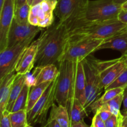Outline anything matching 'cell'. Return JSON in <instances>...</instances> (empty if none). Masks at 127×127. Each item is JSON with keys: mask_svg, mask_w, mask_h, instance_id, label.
Here are the masks:
<instances>
[{"mask_svg": "<svg viewBox=\"0 0 127 127\" xmlns=\"http://www.w3.org/2000/svg\"><path fill=\"white\" fill-rule=\"evenodd\" d=\"M35 65L43 66L58 64L69 40V32L65 22L53 23L41 34Z\"/></svg>", "mask_w": 127, "mask_h": 127, "instance_id": "1", "label": "cell"}, {"mask_svg": "<svg viewBox=\"0 0 127 127\" xmlns=\"http://www.w3.org/2000/svg\"><path fill=\"white\" fill-rule=\"evenodd\" d=\"M69 32V38L89 37L105 40L127 27L119 19L100 22H89L80 20L65 22Z\"/></svg>", "mask_w": 127, "mask_h": 127, "instance_id": "2", "label": "cell"}, {"mask_svg": "<svg viewBox=\"0 0 127 127\" xmlns=\"http://www.w3.org/2000/svg\"><path fill=\"white\" fill-rule=\"evenodd\" d=\"M122 10V5L116 3L114 0L89 1L81 16L72 21L80 20L89 22H105L118 19Z\"/></svg>", "mask_w": 127, "mask_h": 127, "instance_id": "3", "label": "cell"}, {"mask_svg": "<svg viewBox=\"0 0 127 127\" xmlns=\"http://www.w3.org/2000/svg\"><path fill=\"white\" fill-rule=\"evenodd\" d=\"M77 62L61 60L58 64L59 75L56 89L55 102L58 105L66 106L68 100L73 97Z\"/></svg>", "mask_w": 127, "mask_h": 127, "instance_id": "4", "label": "cell"}, {"mask_svg": "<svg viewBox=\"0 0 127 127\" xmlns=\"http://www.w3.org/2000/svg\"><path fill=\"white\" fill-rule=\"evenodd\" d=\"M99 60L89 55L81 61L84 67L86 76V109L98 99L102 93L99 86L100 83V68Z\"/></svg>", "mask_w": 127, "mask_h": 127, "instance_id": "5", "label": "cell"}, {"mask_svg": "<svg viewBox=\"0 0 127 127\" xmlns=\"http://www.w3.org/2000/svg\"><path fill=\"white\" fill-rule=\"evenodd\" d=\"M103 40L89 37L69 38L61 60H68L73 62L82 61L91 53L96 52Z\"/></svg>", "mask_w": 127, "mask_h": 127, "instance_id": "6", "label": "cell"}, {"mask_svg": "<svg viewBox=\"0 0 127 127\" xmlns=\"http://www.w3.org/2000/svg\"><path fill=\"white\" fill-rule=\"evenodd\" d=\"M57 80L58 78L51 82L33 108L27 112L28 124L31 125L42 124L43 125L47 122L48 110L55 101Z\"/></svg>", "mask_w": 127, "mask_h": 127, "instance_id": "7", "label": "cell"}, {"mask_svg": "<svg viewBox=\"0 0 127 127\" xmlns=\"http://www.w3.org/2000/svg\"><path fill=\"white\" fill-rule=\"evenodd\" d=\"M34 38H30L0 52V79L16 71L24 51Z\"/></svg>", "mask_w": 127, "mask_h": 127, "instance_id": "8", "label": "cell"}, {"mask_svg": "<svg viewBox=\"0 0 127 127\" xmlns=\"http://www.w3.org/2000/svg\"><path fill=\"white\" fill-rule=\"evenodd\" d=\"M55 7L47 0L31 6L29 22L33 26L47 28L54 23Z\"/></svg>", "mask_w": 127, "mask_h": 127, "instance_id": "9", "label": "cell"}, {"mask_svg": "<svg viewBox=\"0 0 127 127\" xmlns=\"http://www.w3.org/2000/svg\"><path fill=\"white\" fill-rule=\"evenodd\" d=\"M89 0H58L55 14L62 22H68L81 16Z\"/></svg>", "mask_w": 127, "mask_h": 127, "instance_id": "10", "label": "cell"}, {"mask_svg": "<svg viewBox=\"0 0 127 127\" xmlns=\"http://www.w3.org/2000/svg\"><path fill=\"white\" fill-rule=\"evenodd\" d=\"M100 68V83L101 90L105 89L114 81L126 68V65L122 58L108 61H99Z\"/></svg>", "mask_w": 127, "mask_h": 127, "instance_id": "11", "label": "cell"}, {"mask_svg": "<svg viewBox=\"0 0 127 127\" xmlns=\"http://www.w3.org/2000/svg\"><path fill=\"white\" fill-rule=\"evenodd\" d=\"M15 0H4L0 7V52L7 47L8 34L14 17Z\"/></svg>", "mask_w": 127, "mask_h": 127, "instance_id": "12", "label": "cell"}, {"mask_svg": "<svg viewBox=\"0 0 127 127\" xmlns=\"http://www.w3.org/2000/svg\"><path fill=\"white\" fill-rule=\"evenodd\" d=\"M43 28L33 26L30 23L21 24L13 20L10 27L7 39V47H10L30 38H35Z\"/></svg>", "mask_w": 127, "mask_h": 127, "instance_id": "13", "label": "cell"}, {"mask_svg": "<svg viewBox=\"0 0 127 127\" xmlns=\"http://www.w3.org/2000/svg\"><path fill=\"white\" fill-rule=\"evenodd\" d=\"M38 48V39L31 43L25 49L16 68L19 74H28L35 66Z\"/></svg>", "mask_w": 127, "mask_h": 127, "instance_id": "14", "label": "cell"}, {"mask_svg": "<svg viewBox=\"0 0 127 127\" xmlns=\"http://www.w3.org/2000/svg\"><path fill=\"white\" fill-rule=\"evenodd\" d=\"M31 80L27 79V83L31 86L40 84L47 82H52L59 75L58 67L55 64H47L43 66L36 67Z\"/></svg>", "mask_w": 127, "mask_h": 127, "instance_id": "15", "label": "cell"}, {"mask_svg": "<svg viewBox=\"0 0 127 127\" xmlns=\"http://www.w3.org/2000/svg\"><path fill=\"white\" fill-rule=\"evenodd\" d=\"M112 49L119 51L122 56L127 54V32L124 30L122 32L104 40L97 49Z\"/></svg>", "mask_w": 127, "mask_h": 127, "instance_id": "16", "label": "cell"}, {"mask_svg": "<svg viewBox=\"0 0 127 127\" xmlns=\"http://www.w3.org/2000/svg\"><path fill=\"white\" fill-rule=\"evenodd\" d=\"M86 76L81 61L77 62L73 96L79 99L83 105L86 104Z\"/></svg>", "mask_w": 127, "mask_h": 127, "instance_id": "17", "label": "cell"}, {"mask_svg": "<svg viewBox=\"0 0 127 127\" xmlns=\"http://www.w3.org/2000/svg\"><path fill=\"white\" fill-rule=\"evenodd\" d=\"M66 107L69 114L71 124L84 121V118L88 116L87 109L79 99L73 96L68 100Z\"/></svg>", "mask_w": 127, "mask_h": 127, "instance_id": "18", "label": "cell"}, {"mask_svg": "<svg viewBox=\"0 0 127 127\" xmlns=\"http://www.w3.org/2000/svg\"><path fill=\"white\" fill-rule=\"evenodd\" d=\"M17 75L14 71L0 79V113L6 109L11 88Z\"/></svg>", "mask_w": 127, "mask_h": 127, "instance_id": "19", "label": "cell"}, {"mask_svg": "<svg viewBox=\"0 0 127 127\" xmlns=\"http://www.w3.org/2000/svg\"><path fill=\"white\" fill-rule=\"evenodd\" d=\"M27 75L28 74H17V77L14 81L12 88H11V92H10L8 102H7L6 109L9 112H11V110H12V107L14 104L15 101L18 97L21 92L22 91L25 84L27 83Z\"/></svg>", "mask_w": 127, "mask_h": 127, "instance_id": "20", "label": "cell"}, {"mask_svg": "<svg viewBox=\"0 0 127 127\" xmlns=\"http://www.w3.org/2000/svg\"><path fill=\"white\" fill-rule=\"evenodd\" d=\"M50 119L56 120L61 127H70L71 122L66 107L53 104L51 109Z\"/></svg>", "mask_w": 127, "mask_h": 127, "instance_id": "21", "label": "cell"}, {"mask_svg": "<svg viewBox=\"0 0 127 127\" xmlns=\"http://www.w3.org/2000/svg\"><path fill=\"white\" fill-rule=\"evenodd\" d=\"M50 83L51 82H47V83H42L38 85L31 86L29 93L27 109H26L27 112H29L33 108L38 99L43 95V93L47 89Z\"/></svg>", "mask_w": 127, "mask_h": 127, "instance_id": "22", "label": "cell"}, {"mask_svg": "<svg viewBox=\"0 0 127 127\" xmlns=\"http://www.w3.org/2000/svg\"><path fill=\"white\" fill-rule=\"evenodd\" d=\"M124 89L123 88H116V89H112L105 91V93L101 97L95 100L90 105L89 108L91 109V111L94 113V114H95L102 105L106 104L107 102L114 99L119 94L124 93Z\"/></svg>", "mask_w": 127, "mask_h": 127, "instance_id": "23", "label": "cell"}, {"mask_svg": "<svg viewBox=\"0 0 127 127\" xmlns=\"http://www.w3.org/2000/svg\"><path fill=\"white\" fill-rule=\"evenodd\" d=\"M30 88H31V86L27 83V81L26 84L24 86L22 91L21 92L18 97L17 98L16 100L15 101L11 112H14L27 109Z\"/></svg>", "mask_w": 127, "mask_h": 127, "instance_id": "24", "label": "cell"}, {"mask_svg": "<svg viewBox=\"0 0 127 127\" xmlns=\"http://www.w3.org/2000/svg\"><path fill=\"white\" fill-rule=\"evenodd\" d=\"M123 100H124V93L117 95L114 99L102 105L100 108H104L109 110L113 115L121 116L122 115V114L120 112V108L122 104H123Z\"/></svg>", "mask_w": 127, "mask_h": 127, "instance_id": "25", "label": "cell"}, {"mask_svg": "<svg viewBox=\"0 0 127 127\" xmlns=\"http://www.w3.org/2000/svg\"><path fill=\"white\" fill-rule=\"evenodd\" d=\"M9 117L12 127H26L28 125L27 112L26 110L10 112Z\"/></svg>", "mask_w": 127, "mask_h": 127, "instance_id": "26", "label": "cell"}, {"mask_svg": "<svg viewBox=\"0 0 127 127\" xmlns=\"http://www.w3.org/2000/svg\"><path fill=\"white\" fill-rule=\"evenodd\" d=\"M31 6L27 2L25 3L21 7L15 9L14 17V19L19 24H29V17L30 11Z\"/></svg>", "mask_w": 127, "mask_h": 127, "instance_id": "27", "label": "cell"}, {"mask_svg": "<svg viewBox=\"0 0 127 127\" xmlns=\"http://www.w3.org/2000/svg\"><path fill=\"white\" fill-rule=\"evenodd\" d=\"M126 87H127V67L119 75V76L104 90L107 91L116 88H123L125 89Z\"/></svg>", "mask_w": 127, "mask_h": 127, "instance_id": "28", "label": "cell"}, {"mask_svg": "<svg viewBox=\"0 0 127 127\" xmlns=\"http://www.w3.org/2000/svg\"><path fill=\"white\" fill-rule=\"evenodd\" d=\"M123 115L121 116H117L112 115L106 121H105L106 127H120L121 121Z\"/></svg>", "mask_w": 127, "mask_h": 127, "instance_id": "29", "label": "cell"}, {"mask_svg": "<svg viewBox=\"0 0 127 127\" xmlns=\"http://www.w3.org/2000/svg\"><path fill=\"white\" fill-rule=\"evenodd\" d=\"M9 112L7 110H5L4 112L0 113V127H12L9 117Z\"/></svg>", "mask_w": 127, "mask_h": 127, "instance_id": "30", "label": "cell"}, {"mask_svg": "<svg viewBox=\"0 0 127 127\" xmlns=\"http://www.w3.org/2000/svg\"><path fill=\"white\" fill-rule=\"evenodd\" d=\"M91 125L93 127H106L105 122L101 119L98 113L94 114Z\"/></svg>", "mask_w": 127, "mask_h": 127, "instance_id": "31", "label": "cell"}, {"mask_svg": "<svg viewBox=\"0 0 127 127\" xmlns=\"http://www.w3.org/2000/svg\"><path fill=\"white\" fill-rule=\"evenodd\" d=\"M96 113H98V114H99V115H100V117H101V119H102L104 122L106 121L108 119H109V118L113 115L109 110L104 109V108H100V109L96 112Z\"/></svg>", "mask_w": 127, "mask_h": 127, "instance_id": "32", "label": "cell"}, {"mask_svg": "<svg viewBox=\"0 0 127 127\" xmlns=\"http://www.w3.org/2000/svg\"><path fill=\"white\" fill-rule=\"evenodd\" d=\"M127 112V87L124 91V100H123V110L122 114H124Z\"/></svg>", "mask_w": 127, "mask_h": 127, "instance_id": "33", "label": "cell"}, {"mask_svg": "<svg viewBox=\"0 0 127 127\" xmlns=\"http://www.w3.org/2000/svg\"><path fill=\"white\" fill-rule=\"evenodd\" d=\"M42 127H61L59 124L57 122V121L53 119H48L47 122L43 125Z\"/></svg>", "mask_w": 127, "mask_h": 127, "instance_id": "34", "label": "cell"}, {"mask_svg": "<svg viewBox=\"0 0 127 127\" xmlns=\"http://www.w3.org/2000/svg\"><path fill=\"white\" fill-rule=\"evenodd\" d=\"M118 19L124 23L127 24V10H122Z\"/></svg>", "mask_w": 127, "mask_h": 127, "instance_id": "35", "label": "cell"}, {"mask_svg": "<svg viewBox=\"0 0 127 127\" xmlns=\"http://www.w3.org/2000/svg\"><path fill=\"white\" fill-rule=\"evenodd\" d=\"M70 127H90L88 126V125L84 122V121H83V122H79L71 124Z\"/></svg>", "mask_w": 127, "mask_h": 127, "instance_id": "36", "label": "cell"}, {"mask_svg": "<svg viewBox=\"0 0 127 127\" xmlns=\"http://www.w3.org/2000/svg\"><path fill=\"white\" fill-rule=\"evenodd\" d=\"M122 115L123 117L122 119L120 127H127V112Z\"/></svg>", "mask_w": 127, "mask_h": 127, "instance_id": "37", "label": "cell"}, {"mask_svg": "<svg viewBox=\"0 0 127 127\" xmlns=\"http://www.w3.org/2000/svg\"><path fill=\"white\" fill-rule=\"evenodd\" d=\"M16 1V9L21 7L25 3L27 2V0H15Z\"/></svg>", "mask_w": 127, "mask_h": 127, "instance_id": "38", "label": "cell"}, {"mask_svg": "<svg viewBox=\"0 0 127 127\" xmlns=\"http://www.w3.org/2000/svg\"><path fill=\"white\" fill-rule=\"evenodd\" d=\"M116 3L122 5L123 4H124L125 2H127V0H114Z\"/></svg>", "mask_w": 127, "mask_h": 127, "instance_id": "39", "label": "cell"}, {"mask_svg": "<svg viewBox=\"0 0 127 127\" xmlns=\"http://www.w3.org/2000/svg\"><path fill=\"white\" fill-rule=\"evenodd\" d=\"M44 0H33V2H32V6H34V5L40 3V2H42Z\"/></svg>", "mask_w": 127, "mask_h": 127, "instance_id": "40", "label": "cell"}, {"mask_svg": "<svg viewBox=\"0 0 127 127\" xmlns=\"http://www.w3.org/2000/svg\"><path fill=\"white\" fill-rule=\"evenodd\" d=\"M47 1H49V2H50V3H52V4L55 6V7H56V5H57L58 0H47Z\"/></svg>", "mask_w": 127, "mask_h": 127, "instance_id": "41", "label": "cell"}, {"mask_svg": "<svg viewBox=\"0 0 127 127\" xmlns=\"http://www.w3.org/2000/svg\"><path fill=\"white\" fill-rule=\"evenodd\" d=\"M122 58L123 60H124V62H125V65H126V66L127 67V55L122 56Z\"/></svg>", "mask_w": 127, "mask_h": 127, "instance_id": "42", "label": "cell"}, {"mask_svg": "<svg viewBox=\"0 0 127 127\" xmlns=\"http://www.w3.org/2000/svg\"><path fill=\"white\" fill-rule=\"evenodd\" d=\"M122 10H127V2L122 5Z\"/></svg>", "mask_w": 127, "mask_h": 127, "instance_id": "43", "label": "cell"}, {"mask_svg": "<svg viewBox=\"0 0 127 127\" xmlns=\"http://www.w3.org/2000/svg\"><path fill=\"white\" fill-rule=\"evenodd\" d=\"M32 2H33V0H27V3L31 5V6H32Z\"/></svg>", "mask_w": 127, "mask_h": 127, "instance_id": "44", "label": "cell"}, {"mask_svg": "<svg viewBox=\"0 0 127 127\" xmlns=\"http://www.w3.org/2000/svg\"><path fill=\"white\" fill-rule=\"evenodd\" d=\"M4 1V0H0V7H1V6H2V4H3Z\"/></svg>", "mask_w": 127, "mask_h": 127, "instance_id": "45", "label": "cell"}, {"mask_svg": "<svg viewBox=\"0 0 127 127\" xmlns=\"http://www.w3.org/2000/svg\"><path fill=\"white\" fill-rule=\"evenodd\" d=\"M26 127H32V125H29V124H28V125H27V126H26Z\"/></svg>", "mask_w": 127, "mask_h": 127, "instance_id": "46", "label": "cell"}, {"mask_svg": "<svg viewBox=\"0 0 127 127\" xmlns=\"http://www.w3.org/2000/svg\"><path fill=\"white\" fill-rule=\"evenodd\" d=\"M124 31H126V32H127V27L126 29H125V30H124Z\"/></svg>", "mask_w": 127, "mask_h": 127, "instance_id": "47", "label": "cell"}, {"mask_svg": "<svg viewBox=\"0 0 127 127\" xmlns=\"http://www.w3.org/2000/svg\"><path fill=\"white\" fill-rule=\"evenodd\" d=\"M90 127H93V125H91V126H90Z\"/></svg>", "mask_w": 127, "mask_h": 127, "instance_id": "48", "label": "cell"}, {"mask_svg": "<svg viewBox=\"0 0 127 127\" xmlns=\"http://www.w3.org/2000/svg\"></svg>", "mask_w": 127, "mask_h": 127, "instance_id": "49", "label": "cell"}]
</instances>
